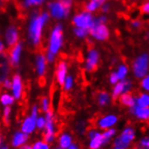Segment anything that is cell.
I'll return each instance as SVG.
<instances>
[{"label": "cell", "mask_w": 149, "mask_h": 149, "mask_svg": "<svg viewBox=\"0 0 149 149\" xmlns=\"http://www.w3.org/2000/svg\"><path fill=\"white\" fill-rule=\"evenodd\" d=\"M38 83H39V86H40L41 87L44 86H45V78H44V77H40V78H39V80H38Z\"/></svg>", "instance_id": "35"}, {"label": "cell", "mask_w": 149, "mask_h": 149, "mask_svg": "<svg viewBox=\"0 0 149 149\" xmlns=\"http://www.w3.org/2000/svg\"><path fill=\"white\" fill-rule=\"evenodd\" d=\"M41 149H49V148H48V146L45 143H42V145L41 146Z\"/></svg>", "instance_id": "41"}, {"label": "cell", "mask_w": 149, "mask_h": 149, "mask_svg": "<svg viewBox=\"0 0 149 149\" xmlns=\"http://www.w3.org/2000/svg\"><path fill=\"white\" fill-rule=\"evenodd\" d=\"M71 84H72V79L71 77H68L67 79H66V82H65V88L68 90L71 87Z\"/></svg>", "instance_id": "32"}, {"label": "cell", "mask_w": 149, "mask_h": 149, "mask_svg": "<svg viewBox=\"0 0 149 149\" xmlns=\"http://www.w3.org/2000/svg\"><path fill=\"white\" fill-rule=\"evenodd\" d=\"M44 124H45V121H44V120L42 119V118H41V119H39L38 120V121H37V125H38V127H42L44 126Z\"/></svg>", "instance_id": "37"}, {"label": "cell", "mask_w": 149, "mask_h": 149, "mask_svg": "<svg viewBox=\"0 0 149 149\" xmlns=\"http://www.w3.org/2000/svg\"><path fill=\"white\" fill-rule=\"evenodd\" d=\"M87 31H88V29H85V28H77L75 30V33L80 36V37H83L87 34Z\"/></svg>", "instance_id": "28"}, {"label": "cell", "mask_w": 149, "mask_h": 149, "mask_svg": "<svg viewBox=\"0 0 149 149\" xmlns=\"http://www.w3.org/2000/svg\"><path fill=\"white\" fill-rule=\"evenodd\" d=\"M114 132H115V130H109V131L105 132V133L102 135V137H103V143L107 142V140H108L109 138V137L114 134Z\"/></svg>", "instance_id": "29"}, {"label": "cell", "mask_w": 149, "mask_h": 149, "mask_svg": "<svg viewBox=\"0 0 149 149\" xmlns=\"http://www.w3.org/2000/svg\"><path fill=\"white\" fill-rule=\"evenodd\" d=\"M37 68L38 72L40 74H42L44 73V68H45V58L44 54H41L38 58H37Z\"/></svg>", "instance_id": "21"}, {"label": "cell", "mask_w": 149, "mask_h": 149, "mask_svg": "<svg viewBox=\"0 0 149 149\" xmlns=\"http://www.w3.org/2000/svg\"><path fill=\"white\" fill-rule=\"evenodd\" d=\"M138 107H148L149 103V98L147 94H142L137 101Z\"/></svg>", "instance_id": "23"}, {"label": "cell", "mask_w": 149, "mask_h": 149, "mask_svg": "<svg viewBox=\"0 0 149 149\" xmlns=\"http://www.w3.org/2000/svg\"><path fill=\"white\" fill-rule=\"evenodd\" d=\"M13 91L16 98H20L21 93H22V84H21V79L18 74L14 76L13 78Z\"/></svg>", "instance_id": "12"}, {"label": "cell", "mask_w": 149, "mask_h": 149, "mask_svg": "<svg viewBox=\"0 0 149 149\" xmlns=\"http://www.w3.org/2000/svg\"><path fill=\"white\" fill-rule=\"evenodd\" d=\"M124 90V83H119L116 86L115 89H114V93H113V102H115V101L119 98V95L121 93V92Z\"/></svg>", "instance_id": "22"}, {"label": "cell", "mask_w": 149, "mask_h": 149, "mask_svg": "<svg viewBox=\"0 0 149 149\" xmlns=\"http://www.w3.org/2000/svg\"><path fill=\"white\" fill-rule=\"evenodd\" d=\"M14 102V98L12 96H10L8 94H4L3 96L1 97V102L4 105H9V104H12Z\"/></svg>", "instance_id": "27"}, {"label": "cell", "mask_w": 149, "mask_h": 149, "mask_svg": "<svg viewBox=\"0 0 149 149\" xmlns=\"http://www.w3.org/2000/svg\"><path fill=\"white\" fill-rule=\"evenodd\" d=\"M148 68V58L147 55H143L138 58L134 65L135 74L137 77H142L147 73Z\"/></svg>", "instance_id": "4"}, {"label": "cell", "mask_w": 149, "mask_h": 149, "mask_svg": "<svg viewBox=\"0 0 149 149\" xmlns=\"http://www.w3.org/2000/svg\"><path fill=\"white\" fill-rule=\"evenodd\" d=\"M10 107H6L5 111H4V116H3V122L6 127L9 126V114H10Z\"/></svg>", "instance_id": "26"}, {"label": "cell", "mask_w": 149, "mask_h": 149, "mask_svg": "<svg viewBox=\"0 0 149 149\" xmlns=\"http://www.w3.org/2000/svg\"><path fill=\"white\" fill-rule=\"evenodd\" d=\"M137 115V117H139L141 119H144L145 120H148V116H149V110L148 107H136L135 108V111Z\"/></svg>", "instance_id": "18"}, {"label": "cell", "mask_w": 149, "mask_h": 149, "mask_svg": "<svg viewBox=\"0 0 149 149\" xmlns=\"http://www.w3.org/2000/svg\"><path fill=\"white\" fill-rule=\"evenodd\" d=\"M41 103H42V107L44 109V111L48 110V103H47V99L45 97H42L41 99Z\"/></svg>", "instance_id": "31"}, {"label": "cell", "mask_w": 149, "mask_h": 149, "mask_svg": "<svg viewBox=\"0 0 149 149\" xmlns=\"http://www.w3.org/2000/svg\"><path fill=\"white\" fill-rule=\"evenodd\" d=\"M3 1H8V0H3Z\"/></svg>", "instance_id": "46"}, {"label": "cell", "mask_w": 149, "mask_h": 149, "mask_svg": "<svg viewBox=\"0 0 149 149\" xmlns=\"http://www.w3.org/2000/svg\"><path fill=\"white\" fill-rule=\"evenodd\" d=\"M126 68L125 67H120L119 68V73L117 74V76H118V78L119 79H123L126 76Z\"/></svg>", "instance_id": "30"}, {"label": "cell", "mask_w": 149, "mask_h": 149, "mask_svg": "<svg viewBox=\"0 0 149 149\" xmlns=\"http://www.w3.org/2000/svg\"><path fill=\"white\" fill-rule=\"evenodd\" d=\"M19 149H33L31 146H21Z\"/></svg>", "instance_id": "42"}, {"label": "cell", "mask_w": 149, "mask_h": 149, "mask_svg": "<svg viewBox=\"0 0 149 149\" xmlns=\"http://www.w3.org/2000/svg\"><path fill=\"white\" fill-rule=\"evenodd\" d=\"M68 149H78L75 146H70V148H68Z\"/></svg>", "instance_id": "43"}, {"label": "cell", "mask_w": 149, "mask_h": 149, "mask_svg": "<svg viewBox=\"0 0 149 149\" xmlns=\"http://www.w3.org/2000/svg\"><path fill=\"white\" fill-rule=\"evenodd\" d=\"M61 26L58 25L54 31H52V39H51V47H50V52L54 54V53L57 52L58 49L61 46Z\"/></svg>", "instance_id": "5"}, {"label": "cell", "mask_w": 149, "mask_h": 149, "mask_svg": "<svg viewBox=\"0 0 149 149\" xmlns=\"http://www.w3.org/2000/svg\"><path fill=\"white\" fill-rule=\"evenodd\" d=\"M134 136H135L134 131L131 129H126V130H124V132L122 133V135L120 136H119V137L120 138V139L123 142H125L126 144H129L130 141L134 138Z\"/></svg>", "instance_id": "16"}, {"label": "cell", "mask_w": 149, "mask_h": 149, "mask_svg": "<svg viewBox=\"0 0 149 149\" xmlns=\"http://www.w3.org/2000/svg\"><path fill=\"white\" fill-rule=\"evenodd\" d=\"M35 121H36V107L35 106L33 109V114H32L31 118H28L25 120V121L23 124L22 130L25 133H30L34 130L35 126Z\"/></svg>", "instance_id": "8"}, {"label": "cell", "mask_w": 149, "mask_h": 149, "mask_svg": "<svg viewBox=\"0 0 149 149\" xmlns=\"http://www.w3.org/2000/svg\"><path fill=\"white\" fill-rule=\"evenodd\" d=\"M95 98L100 105H105L109 102V95L106 92H98L95 94Z\"/></svg>", "instance_id": "19"}, {"label": "cell", "mask_w": 149, "mask_h": 149, "mask_svg": "<svg viewBox=\"0 0 149 149\" xmlns=\"http://www.w3.org/2000/svg\"><path fill=\"white\" fill-rule=\"evenodd\" d=\"M2 149H7V147H6V146H4V147H3Z\"/></svg>", "instance_id": "45"}, {"label": "cell", "mask_w": 149, "mask_h": 149, "mask_svg": "<svg viewBox=\"0 0 149 149\" xmlns=\"http://www.w3.org/2000/svg\"><path fill=\"white\" fill-rule=\"evenodd\" d=\"M0 143H1V138H0Z\"/></svg>", "instance_id": "47"}, {"label": "cell", "mask_w": 149, "mask_h": 149, "mask_svg": "<svg viewBox=\"0 0 149 149\" xmlns=\"http://www.w3.org/2000/svg\"><path fill=\"white\" fill-rule=\"evenodd\" d=\"M148 81H149V78H148V77H146L143 80V82H142V86H143L145 90H148V89H149V86H148Z\"/></svg>", "instance_id": "33"}, {"label": "cell", "mask_w": 149, "mask_h": 149, "mask_svg": "<svg viewBox=\"0 0 149 149\" xmlns=\"http://www.w3.org/2000/svg\"><path fill=\"white\" fill-rule=\"evenodd\" d=\"M71 137L68 135H63L60 139V145L62 148H67L71 145Z\"/></svg>", "instance_id": "24"}, {"label": "cell", "mask_w": 149, "mask_h": 149, "mask_svg": "<svg viewBox=\"0 0 149 149\" xmlns=\"http://www.w3.org/2000/svg\"><path fill=\"white\" fill-rule=\"evenodd\" d=\"M103 144V137L100 134H95V136L92 137V140L90 143V149H99L100 146Z\"/></svg>", "instance_id": "15"}, {"label": "cell", "mask_w": 149, "mask_h": 149, "mask_svg": "<svg viewBox=\"0 0 149 149\" xmlns=\"http://www.w3.org/2000/svg\"><path fill=\"white\" fill-rule=\"evenodd\" d=\"M148 6H149V5H148V2H146L145 5H143V6H142V7H141V10H142V12H143V13L148 14Z\"/></svg>", "instance_id": "36"}, {"label": "cell", "mask_w": 149, "mask_h": 149, "mask_svg": "<svg viewBox=\"0 0 149 149\" xmlns=\"http://www.w3.org/2000/svg\"><path fill=\"white\" fill-rule=\"evenodd\" d=\"M2 50H3V44L0 42V52H1Z\"/></svg>", "instance_id": "44"}, {"label": "cell", "mask_w": 149, "mask_h": 149, "mask_svg": "<svg viewBox=\"0 0 149 149\" xmlns=\"http://www.w3.org/2000/svg\"><path fill=\"white\" fill-rule=\"evenodd\" d=\"M42 2V0H27V4L29 5H37V4H40Z\"/></svg>", "instance_id": "38"}, {"label": "cell", "mask_w": 149, "mask_h": 149, "mask_svg": "<svg viewBox=\"0 0 149 149\" xmlns=\"http://www.w3.org/2000/svg\"><path fill=\"white\" fill-rule=\"evenodd\" d=\"M73 23L79 28L89 29L92 24V18L90 14H82L74 17Z\"/></svg>", "instance_id": "6"}, {"label": "cell", "mask_w": 149, "mask_h": 149, "mask_svg": "<svg viewBox=\"0 0 149 149\" xmlns=\"http://www.w3.org/2000/svg\"><path fill=\"white\" fill-rule=\"evenodd\" d=\"M91 1L95 2L96 4L98 5V6H100V5L104 2V0H91Z\"/></svg>", "instance_id": "40"}, {"label": "cell", "mask_w": 149, "mask_h": 149, "mask_svg": "<svg viewBox=\"0 0 149 149\" xmlns=\"http://www.w3.org/2000/svg\"><path fill=\"white\" fill-rule=\"evenodd\" d=\"M119 99V102L121 104H124L126 106H129V107H131V108L133 107V106H135V100H134L130 92L123 93Z\"/></svg>", "instance_id": "14"}, {"label": "cell", "mask_w": 149, "mask_h": 149, "mask_svg": "<svg viewBox=\"0 0 149 149\" xmlns=\"http://www.w3.org/2000/svg\"><path fill=\"white\" fill-rule=\"evenodd\" d=\"M47 18H48L47 14H42V15L35 18L34 21L31 24L30 36H31L32 40H33V41L35 42V43H37L40 40L42 24H44V22L47 20Z\"/></svg>", "instance_id": "1"}, {"label": "cell", "mask_w": 149, "mask_h": 149, "mask_svg": "<svg viewBox=\"0 0 149 149\" xmlns=\"http://www.w3.org/2000/svg\"><path fill=\"white\" fill-rule=\"evenodd\" d=\"M90 33L92 36L100 40H106L109 37V31L105 25L101 24L100 21L92 22L91 26L89 28Z\"/></svg>", "instance_id": "3"}, {"label": "cell", "mask_w": 149, "mask_h": 149, "mask_svg": "<svg viewBox=\"0 0 149 149\" xmlns=\"http://www.w3.org/2000/svg\"><path fill=\"white\" fill-rule=\"evenodd\" d=\"M27 134H22V133H16V135L14 137V141H13V146H18L21 144H23L24 142L26 141L27 139Z\"/></svg>", "instance_id": "20"}, {"label": "cell", "mask_w": 149, "mask_h": 149, "mask_svg": "<svg viewBox=\"0 0 149 149\" xmlns=\"http://www.w3.org/2000/svg\"><path fill=\"white\" fill-rule=\"evenodd\" d=\"M50 8L52 10V15L56 18H61L65 15L64 9L60 3H52L50 4Z\"/></svg>", "instance_id": "11"}, {"label": "cell", "mask_w": 149, "mask_h": 149, "mask_svg": "<svg viewBox=\"0 0 149 149\" xmlns=\"http://www.w3.org/2000/svg\"><path fill=\"white\" fill-rule=\"evenodd\" d=\"M65 74H66V64L63 61H60L58 64L56 76H57V80L61 86H63V84H64Z\"/></svg>", "instance_id": "10"}, {"label": "cell", "mask_w": 149, "mask_h": 149, "mask_svg": "<svg viewBox=\"0 0 149 149\" xmlns=\"http://www.w3.org/2000/svg\"><path fill=\"white\" fill-rule=\"evenodd\" d=\"M118 76H117V74L116 73H113L111 74V77H110V82L112 84H116V82L118 81Z\"/></svg>", "instance_id": "34"}, {"label": "cell", "mask_w": 149, "mask_h": 149, "mask_svg": "<svg viewBox=\"0 0 149 149\" xmlns=\"http://www.w3.org/2000/svg\"><path fill=\"white\" fill-rule=\"evenodd\" d=\"M20 51H21L20 43H16L13 46H10V48L8 49V51H6L9 56L10 61H11L12 66L17 65L18 60H19V56H20Z\"/></svg>", "instance_id": "7"}, {"label": "cell", "mask_w": 149, "mask_h": 149, "mask_svg": "<svg viewBox=\"0 0 149 149\" xmlns=\"http://www.w3.org/2000/svg\"><path fill=\"white\" fill-rule=\"evenodd\" d=\"M129 144H126L125 142H123L119 137H118L115 141V145H114V148L115 149H126L127 146H129Z\"/></svg>", "instance_id": "25"}, {"label": "cell", "mask_w": 149, "mask_h": 149, "mask_svg": "<svg viewBox=\"0 0 149 149\" xmlns=\"http://www.w3.org/2000/svg\"><path fill=\"white\" fill-rule=\"evenodd\" d=\"M11 61L6 51L0 52V86L6 80L11 70Z\"/></svg>", "instance_id": "2"}, {"label": "cell", "mask_w": 149, "mask_h": 149, "mask_svg": "<svg viewBox=\"0 0 149 149\" xmlns=\"http://www.w3.org/2000/svg\"><path fill=\"white\" fill-rule=\"evenodd\" d=\"M18 35L16 33V30L14 27H10L6 33V40L10 46H13L17 43Z\"/></svg>", "instance_id": "13"}, {"label": "cell", "mask_w": 149, "mask_h": 149, "mask_svg": "<svg viewBox=\"0 0 149 149\" xmlns=\"http://www.w3.org/2000/svg\"><path fill=\"white\" fill-rule=\"evenodd\" d=\"M117 121V118L114 116H109L106 117V118H102V120L100 122V127L102 129H106V127H109L112 126L115 122Z\"/></svg>", "instance_id": "17"}, {"label": "cell", "mask_w": 149, "mask_h": 149, "mask_svg": "<svg viewBox=\"0 0 149 149\" xmlns=\"http://www.w3.org/2000/svg\"><path fill=\"white\" fill-rule=\"evenodd\" d=\"M98 59L99 55L94 49L90 52L89 58L87 60V69L90 72H95L98 69Z\"/></svg>", "instance_id": "9"}, {"label": "cell", "mask_w": 149, "mask_h": 149, "mask_svg": "<svg viewBox=\"0 0 149 149\" xmlns=\"http://www.w3.org/2000/svg\"><path fill=\"white\" fill-rule=\"evenodd\" d=\"M42 145V142H38V143H36V144L34 146V148H33V149H41Z\"/></svg>", "instance_id": "39"}]
</instances>
